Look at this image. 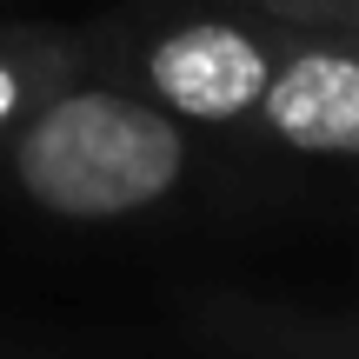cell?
<instances>
[{"label":"cell","mask_w":359,"mask_h":359,"mask_svg":"<svg viewBox=\"0 0 359 359\" xmlns=\"http://www.w3.org/2000/svg\"><path fill=\"white\" fill-rule=\"evenodd\" d=\"M93 67L200 133H246L293 27L240 0H127L87 27Z\"/></svg>","instance_id":"7a4b0ae2"},{"label":"cell","mask_w":359,"mask_h":359,"mask_svg":"<svg viewBox=\"0 0 359 359\" xmlns=\"http://www.w3.org/2000/svg\"><path fill=\"white\" fill-rule=\"evenodd\" d=\"M87 67H93L87 27L0 13V140H7L40 100H47L60 80L87 74Z\"/></svg>","instance_id":"277c9868"},{"label":"cell","mask_w":359,"mask_h":359,"mask_svg":"<svg viewBox=\"0 0 359 359\" xmlns=\"http://www.w3.org/2000/svg\"><path fill=\"white\" fill-rule=\"evenodd\" d=\"M0 359H67L60 339H34V333H7L0 326Z\"/></svg>","instance_id":"8992f818"},{"label":"cell","mask_w":359,"mask_h":359,"mask_svg":"<svg viewBox=\"0 0 359 359\" xmlns=\"http://www.w3.org/2000/svg\"><path fill=\"white\" fill-rule=\"evenodd\" d=\"M240 7H259L286 27H320V34H353L359 40V0H240Z\"/></svg>","instance_id":"5b68a950"},{"label":"cell","mask_w":359,"mask_h":359,"mask_svg":"<svg viewBox=\"0 0 359 359\" xmlns=\"http://www.w3.org/2000/svg\"><path fill=\"white\" fill-rule=\"evenodd\" d=\"M200 173V127H187L127 80H60L0 140V200L47 226H133L173 206Z\"/></svg>","instance_id":"6da1fadb"},{"label":"cell","mask_w":359,"mask_h":359,"mask_svg":"<svg viewBox=\"0 0 359 359\" xmlns=\"http://www.w3.org/2000/svg\"><path fill=\"white\" fill-rule=\"evenodd\" d=\"M246 133L299 160H359V40L293 27Z\"/></svg>","instance_id":"3957f363"}]
</instances>
